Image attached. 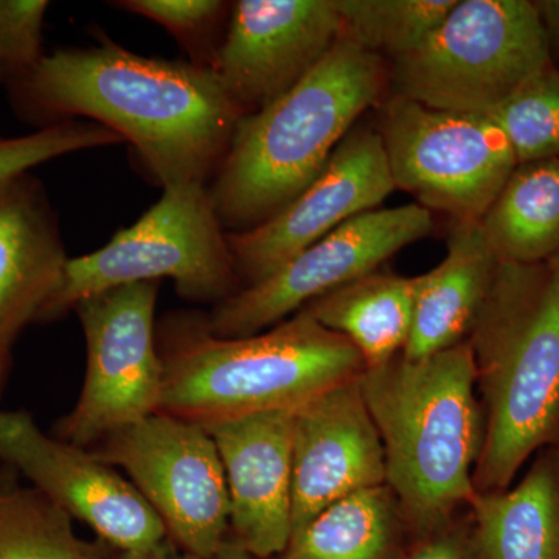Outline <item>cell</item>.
<instances>
[{
    "instance_id": "d6a6232c",
    "label": "cell",
    "mask_w": 559,
    "mask_h": 559,
    "mask_svg": "<svg viewBox=\"0 0 559 559\" xmlns=\"http://www.w3.org/2000/svg\"><path fill=\"white\" fill-rule=\"evenodd\" d=\"M11 364V353H0V390H2L3 382H5L7 374H9Z\"/></svg>"
},
{
    "instance_id": "f546056e",
    "label": "cell",
    "mask_w": 559,
    "mask_h": 559,
    "mask_svg": "<svg viewBox=\"0 0 559 559\" xmlns=\"http://www.w3.org/2000/svg\"><path fill=\"white\" fill-rule=\"evenodd\" d=\"M535 5L546 33L550 66L559 72V0H538Z\"/></svg>"
},
{
    "instance_id": "8fae6325",
    "label": "cell",
    "mask_w": 559,
    "mask_h": 559,
    "mask_svg": "<svg viewBox=\"0 0 559 559\" xmlns=\"http://www.w3.org/2000/svg\"><path fill=\"white\" fill-rule=\"evenodd\" d=\"M432 230V213L419 204L370 210L301 250L266 278L221 301L204 320L205 326L223 340L266 331L310 301L378 271L393 253Z\"/></svg>"
},
{
    "instance_id": "836d02e7",
    "label": "cell",
    "mask_w": 559,
    "mask_h": 559,
    "mask_svg": "<svg viewBox=\"0 0 559 559\" xmlns=\"http://www.w3.org/2000/svg\"><path fill=\"white\" fill-rule=\"evenodd\" d=\"M551 264H554L555 267L559 271V250L557 252V255L554 257V259L549 260Z\"/></svg>"
},
{
    "instance_id": "7c38bea8",
    "label": "cell",
    "mask_w": 559,
    "mask_h": 559,
    "mask_svg": "<svg viewBox=\"0 0 559 559\" xmlns=\"http://www.w3.org/2000/svg\"><path fill=\"white\" fill-rule=\"evenodd\" d=\"M0 462L112 550H145L170 538L130 480L86 448L44 432L28 412H0Z\"/></svg>"
},
{
    "instance_id": "9c48e42d",
    "label": "cell",
    "mask_w": 559,
    "mask_h": 559,
    "mask_svg": "<svg viewBox=\"0 0 559 559\" xmlns=\"http://www.w3.org/2000/svg\"><path fill=\"white\" fill-rule=\"evenodd\" d=\"M157 293L159 282L132 283L75 305L86 341V377L75 407L55 426V437L87 448L160 411Z\"/></svg>"
},
{
    "instance_id": "83f0119b",
    "label": "cell",
    "mask_w": 559,
    "mask_h": 559,
    "mask_svg": "<svg viewBox=\"0 0 559 559\" xmlns=\"http://www.w3.org/2000/svg\"><path fill=\"white\" fill-rule=\"evenodd\" d=\"M49 2L0 0V84L24 79L44 58L43 27Z\"/></svg>"
},
{
    "instance_id": "e0dca14e",
    "label": "cell",
    "mask_w": 559,
    "mask_h": 559,
    "mask_svg": "<svg viewBox=\"0 0 559 559\" xmlns=\"http://www.w3.org/2000/svg\"><path fill=\"white\" fill-rule=\"evenodd\" d=\"M69 257L46 187L31 173L0 182V353L44 322Z\"/></svg>"
},
{
    "instance_id": "484cf974",
    "label": "cell",
    "mask_w": 559,
    "mask_h": 559,
    "mask_svg": "<svg viewBox=\"0 0 559 559\" xmlns=\"http://www.w3.org/2000/svg\"><path fill=\"white\" fill-rule=\"evenodd\" d=\"M116 132L91 120H70L21 138H0V182L79 151L117 145Z\"/></svg>"
},
{
    "instance_id": "52a82bcc",
    "label": "cell",
    "mask_w": 559,
    "mask_h": 559,
    "mask_svg": "<svg viewBox=\"0 0 559 559\" xmlns=\"http://www.w3.org/2000/svg\"><path fill=\"white\" fill-rule=\"evenodd\" d=\"M550 66L530 0H457L429 38L392 61L393 94L429 108L487 114Z\"/></svg>"
},
{
    "instance_id": "44dd1931",
    "label": "cell",
    "mask_w": 559,
    "mask_h": 559,
    "mask_svg": "<svg viewBox=\"0 0 559 559\" xmlns=\"http://www.w3.org/2000/svg\"><path fill=\"white\" fill-rule=\"evenodd\" d=\"M479 223L499 261L554 259L559 250V157L518 164Z\"/></svg>"
},
{
    "instance_id": "7402d4cb",
    "label": "cell",
    "mask_w": 559,
    "mask_h": 559,
    "mask_svg": "<svg viewBox=\"0 0 559 559\" xmlns=\"http://www.w3.org/2000/svg\"><path fill=\"white\" fill-rule=\"evenodd\" d=\"M404 520L388 485L331 503L272 559H399Z\"/></svg>"
},
{
    "instance_id": "d6986e66",
    "label": "cell",
    "mask_w": 559,
    "mask_h": 559,
    "mask_svg": "<svg viewBox=\"0 0 559 559\" xmlns=\"http://www.w3.org/2000/svg\"><path fill=\"white\" fill-rule=\"evenodd\" d=\"M473 559H559V448H544L514 487L469 502Z\"/></svg>"
},
{
    "instance_id": "5bb4252c",
    "label": "cell",
    "mask_w": 559,
    "mask_h": 559,
    "mask_svg": "<svg viewBox=\"0 0 559 559\" xmlns=\"http://www.w3.org/2000/svg\"><path fill=\"white\" fill-rule=\"evenodd\" d=\"M395 189L380 132L356 128L300 197L266 223L227 234L238 277L259 283L347 221L377 210Z\"/></svg>"
},
{
    "instance_id": "ac0fdd59",
    "label": "cell",
    "mask_w": 559,
    "mask_h": 559,
    "mask_svg": "<svg viewBox=\"0 0 559 559\" xmlns=\"http://www.w3.org/2000/svg\"><path fill=\"white\" fill-rule=\"evenodd\" d=\"M499 263L479 221H454L447 257L415 277L414 319L401 355L421 359L468 340Z\"/></svg>"
},
{
    "instance_id": "277c9868",
    "label": "cell",
    "mask_w": 559,
    "mask_h": 559,
    "mask_svg": "<svg viewBox=\"0 0 559 559\" xmlns=\"http://www.w3.org/2000/svg\"><path fill=\"white\" fill-rule=\"evenodd\" d=\"M484 414L476 492L502 491L559 448V271L500 261L468 336Z\"/></svg>"
},
{
    "instance_id": "8992f818",
    "label": "cell",
    "mask_w": 559,
    "mask_h": 559,
    "mask_svg": "<svg viewBox=\"0 0 559 559\" xmlns=\"http://www.w3.org/2000/svg\"><path fill=\"white\" fill-rule=\"evenodd\" d=\"M175 282L179 296L218 305L238 289L227 231L205 183H176L131 227L87 255L69 259L44 322L76 304L132 283Z\"/></svg>"
},
{
    "instance_id": "2e32d148",
    "label": "cell",
    "mask_w": 559,
    "mask_h": 559,
    "mask_svg": "<svg viewBox=\"0 0 559 559\" xmlns=\"http://www.w3.org/2000/svg\"><path fill=\"white\" fill-rule=\"evenodd\" d=\"M294 415L263 412L204 426L226 474L229 535L261 559L282 555L293 535Z\"/></svg>"
},
{
    "instance_id": "f1b7e54d",
    "label": "cell",
    "mask_w": 559,
    "mask_h": 559,
    "mask_svg": "<svg viewBox=\"0 0 559 559\" xmlns=\"http://www.w3.org/2000/svg\"><path fill=\"white\" fill-rule=\"evenodd\" d=\"M404 559H473L469 539L457 532H443L430 536L411 557Z\"/></svg>"
},
{
    "instance_id": "ba28073f",
    "label": "cell",
    "mask_w": 559,
    "mask_h": 559,
    "mask_svg": "<svg viewBox=\"0 0 559 559\" xmlns=\"http://www.w3.org/2000/svg\"><path fill=\"white\" fill-rule=\"evenodd\" d=\"M377 131L395 189L454 221H480L518 167L506 132L485 114L429 108L393 94Z\"/></svg>"
},
{
    "instance_id": "3957f363",
    "label": "cell",
    "mask_w": 559,
    "mask_h": 559,
    "mask_svg": "<svg viewBox=\"0 0 559 559\" xmlns=\"http://www.w3.org/2000/svg\"><path fill=\"white\" fill-rule=\"evenodd\" d=\"M385 80L382 57L342 35L296 86L242 117L209 187L224 230L253 229L300 197Z\"/></svg>"
},
{
    "instance_id": "6da1fadb",
    "label": "cell",
    "mask_w": 559,
    "mask_h": 559,
    "mask_svg": "<svg viewBox=\"0 0 559 559\" xmlns=\"http://www.w3.org/2000/svg\"><path fill=\"white\" fill-rule=\"evenodd\" d=\"M7 92L38 130L86 117L116 132L164 189L207 186L245 117L215 70L142 57L112 40L44 55Z\"/></svg>"
},
{
    "instance_id": "4fadbf2b",
    "label": "cell",
    "mask_w": 559,
    "mask_h": 559,
    "mask_svg": "<svg viewBox=\"0 0 559 559\" xmlns=\"http://www.w3.org/2000/svg\"><path fill=\"white\" fill-rule=\"evenodd\" d=\"M344 35L336 0H240L212 70L245 116L277 100Z\"/></svg>"
},
{
    "instance_id": "7a4b0ae2",
    "label": "cell",
    "mask_w": 559,
    "mask_h": 559,
    "mask_svg": "<svg viewBox=\"0 0 559 559\" xmlns=\"http://www.w3.org/2000/svg\"><path fill=\"white\" fill-rule=\"evenodd\" d=\"M359 388L384 448L385 485L404 524L428 539L476 495L484 414L468 341L364 370Z\"/></svg>"
},
{
    "instance_id": "603a6c76",
    "label": "cell",
    "mask_w": 559,
    "mask_h": 559,
    "mask_svg": "<svg viewBox=\"0 0 559 559\" xmlns=\"http://www.w3.org/2000/svg\"><path fill=\"white\" fill-rule=\"evenodd\" d=\"M102 540L81 538L43 492L0 474V559H112Z\"/></svg>"
},
{
    "instance_id": "9a60e30c",
    "label": "cell",
    "mask_w": 559,
    "mask_h": 559,
    "mask_svg": "<svg viewBox=\"0 0 559 559\" xmlns=\"http://www.w3.org/2000/svg\"><path fill=\"white\" fill-rule=\"evenodd\" d=\"M385 480L384 448L358 380L296 411L290 539L331 503Z\"/></svg>"
},
{
    "instance_id": "ffe728a7",
    "label": "cell",
    "mask_w": 559,
    "mask_h": 559,
    "mask_svg": "<svg viewBox=\"0 0 559 559\" xmlns=\"http://www.w3.org/2000/svg\"><path fill=\"white\" fill-rule=\"evenodd\" d=\"M415 277L370 272L310 301L307 311L320 325L347 337L366 369L403 353L414 319Z\"/></svg>"
},
{
    "instance_id": "5b68a950",
    "label": "cell",
    "mask_w": 559,
    "mask_h": 559,
    "mask_svg": "<svg viewBox=\"0 0 559 559\" xmlns=\"http://www.w3.org/2000/svg\"><path fill=\"white\" fill-rule=\"evenodd\" d=\"M164 342L159 412L201 426L300 409L366 370L347 337L304 310L237 340L213 336L204 320L175 319Z\"/></svg>"
},
{
    "instance_id": "cb8c5ba5",
    "label": "cell",
    "mask_w": 559,
    "mask_h": 559,
    "mask_svg": "<svg viewBox=\"0 0 559 559\" xmlns=\"http://www.w3.org/2000/svg\"><path fill=\"white\" fill-rule=\"evenodd\" d=\"M457 0H336L344 36L396 60L418 49Z\"/></svg>"
},
{
    "instance_id": "1f68e13d",
    "label": "cell",
    "mask_w": 559,
    "mask_h": 559,
    "mask_svg": "<svg viewBox=\"0 0 559 559\" xmlns=\"http://www.w3.org/2000/svg\"><path fill=\"white\" fill-rule=\"evenodd\" d=\"M213 559H261L250 554L237 539L227 536Z\"/></svg>"
},
{
    "instance_id": "4316f807",
    "label": "cell",
    "mask_w": 559,
    "mask_h": 559,
    "mask_svg": "<svg viewBox=\"0 0 559 559\" xmlns=\"http://www.w3.org/2000/svg\"><path fill=\"white\" fill-rule=\"evenodd\" d=\"M114 5L167 28L189 51L193 64L209 69L221 44L216 32L230 10L219 0H124Z\"/></svg>"
},
{
    "instance_id": "4dcf8cb0",
    "label": "cell",
    "mask_w": 559,
    "mask_h": 559,
    "mask_svg": "<svg viewBox=\"0 0 559 559\" xmlns=\"http://www.w3.org/2000/svg\"><path fill=\"white\" fill-rule=\"evenodd\" d=\"M112 559H201L180 549L170 538L150 549L138 551H116Z\"/></svg>"
},
{
    "instance_id": "d4e9b609",
    "label": "cell",
    "mask_w": 559,
    "mask_h": 559,
    "mask_svg": "<svg viewBox=\"0 0 559 559\" xmlns=\"http://www.w3.org/2000/svg\"><path fill=\"white\" fill-rule=\"evenodd\" d=\"M506 132L518 164L559 157V72L547 66L487 114Z\"/></svg>"
},
{
    "instance_id": "30bf717a",
    "label": "cell",
    "mask_w": 559,
    "mask_h": 559,
    "mask_svg": "<svg viewBox=\"0 0 559 559\" xmlns=\"http://www.w3.org/2000/svg\"><path fill=\"white\" fill-rule=\"evenodd\" d=\"M130 477L180 549L213 559L230 532L218 448L198 423L156 412L100 441L92 452Z\"/></svg>"
}]
</instances>
